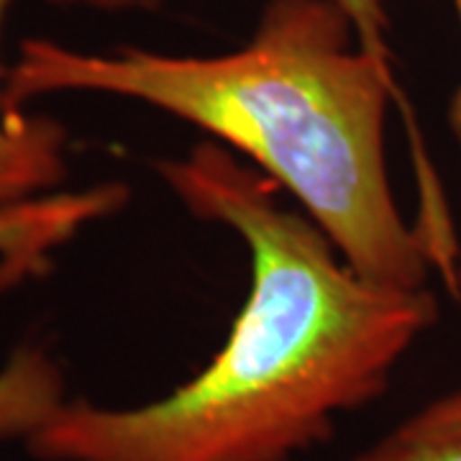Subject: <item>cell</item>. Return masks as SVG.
Instances as JSON below:
<instances>
[{
	"mask_svg": "<svg viewBox=\"0 0 461 461\" xmlns=\"http://www.w3.org/2000/svg\"><path fill=\"white\" fill-rule=\"evenodd\" d=\"M172 195L247 244L251 287L211 362L167 397L131 408L59 405L23 441L39 461H293L336 420L375 402L436 323L426 290L357 275L280 185L218 141L157 162Z\"/></svg>",
	"mask_w": 461,
	"mask_h": 461,
	"instance_id": "obj_1",
	"label": "cell"
},
{
	"mask_svg": "<svg viewBox=\"0 0 461 461\" xmlns=\"http://www.w3.org/2000/svg\"><path fill=\"white\" fill-rule=\"evenodd\" d=\"M57 3H85L90 8L108 11V14H133V11H159L165 5V0H57Z\"/></svg>",
	"mask_w": 461,
	"mask_h": 461,
	"instance_id": "obj_8",
	"label": "cell"
},
{
	"mask_svg": "<svg viewBox=\"0 0 461 461\" xmlns=\"http://www.w3.org/2000/svg\"><path fill=\"white\" fill-rule=\"evenodd\" d=\"M121 193L98 187L72 195H44L0 208V285L41 272L50 254L87 221L108 213Z\"/></svg>",
	"mask_w": 461,
	"mask_h": 461,
	"instance_id": "obj_3",
	"label": "cell"
},
{
	"mask_svg": "<svg viewBox=\"0 0 461 461\" xmlns=\"http://www.w3.org/2000/svg\"><path fill=\"white\" fill-rule=\"evenodd\" d=\"M351 461H461V387L430 400Z\"/></svg>",
	"mask_w": 461,
	"mask_h": 461,
	"instance_id": "obj_6",
	"label": "cell"
},
{
	"mask_svg": "<svg viewBox=\"0 0 461 461\" xmlns=\"http://www.w3.org/2000/svg\"><path fill=\"white\" fill-rule=\"evenodd\" d=\"M330 3H336L344 11V16L351 21L357 39L364 50L390 65L387 16H384L382 0H330Z\"/></svg>",
	"mask_w": 461,
	"mask_h": 461,
	"instance_id": "obj_7",
	"label": "cell"
},
{
	"mask_svg": "<svg viewBox=\"0 0 461 461\" xmlns=\"http://www.w3.org/2000/svg\"><path fill=\"white\" fill-rule=\"evenodd\" d=\"M67 400L65 375L44 346L16 348L0 366V441H29Z\"/></svg>",
	"mask_w": 461,
	"mask_h": 461,
	"instance_id": "obj_5",
	"label": "cell"
},
{
	"mask_svg": "<svg viewBox=\"0 0 461 461\" xmlns=\"http://www.w3.org/2000/svg\"><path fill=\"white\" fill-rule=\"evenodd\" d=\"M16 0H0V33ZM0 69V208L50 195L67 177V131L47 115H11L3 108Z\"/></svg>",
	"mask_w": 461,
	"mask_h": 461,
	"instance_id": "obj_4",
	"label": "cell"
},
{
	"mask_svg": "<svg viewBox=\"0 0 461 461\" xmlns=\"http://www.w3.org/2000/svg\"><path fill=\"white\" fill-rule=\"evenodd\" d=\"M454 8H456V16H459V23H461V0H454ZM448 121H451V129H454V136H456V141H459V149H461V85H459V90L454 93V98H451ZM456 287L461 290V269L456 272Z\"/></svg>",
	"mask_w": 461,
	"mask_h": 461,
	"instance_id": "obj_9",
	"label": "cell"
},
{
	"mask_svg": "<svg viewBox=\"0 0 461 461\" xmlns=\"http://www.w3.org/2000/svg\"><path fill=\"white\" fill-rule=\"evenodd\" d=\"M62 93L139 100L241 151L295 195L364 280L426 290L433 269L451 280L429 230L405 221L390 185L393 67L364 50L330 0H269L247 44L215 57L26 39L3 77L5 113Z\"/></svg>",
	"mask_w": 461,
	"mask_h": 461,
	"instance_id": "obj_2",
	"label": "cell"
}]
</instances>
